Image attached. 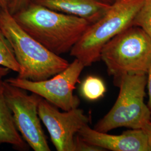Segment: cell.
I'll return each instance as SVG.
<instances>
[{
    "label": "cell",
    "mask_w": 151,
    "mask_h": 151,
    "mask_svg": "<svg viewBox=\"0 0 151 151\" xmlns=\"http://www.w3.org/2000/svg\"><path fill=\"white\" fill-rule=\"evenodd\" d=\"M147 87L148 93V101L147 106L150 109L151 113V63L147 74Z\"/></svg>",
    "instance_id": "18"
},
{
    "label": "cell",
    "mask_w": 151,
    "mask_h": 151,
    "mask_svg": "<svg viewBox=\"0 0 151 151\" xmlns=\"http://www.w3.org/2000/svg\"></svg>",
    "instance_id": "22"
},
{
    "label": "cell",
    "mask_w": 151,
    "mask_h": 151,
    "mask_svg": "<svg viewBox=\"0 0 151 151\" xmlns=\"http://www.w3.org/2000/svg\"><path fill=\"white\" fill-rule=\"evenodd\" d=\"M38 114L58 151H74L76 135L90 122L82 109L77 108L60 112L42 97L39 103Z\"/></svg>",
    "instance_id": "8"
},
{
    "label": "cell",
    "mask_w": 151,
    "mask_h": 151,
    "mask_svg": "<svg viewBox=\"0 0 151 151\" xmlns=\"http://www.w3.org/2000/svg\"><path fill=\"white\" fill-rule=\"evenodd\" d=\"M142 129L145 133L147 138V143H148V151H151V121L147 122L145 124Z\"/></svg>",
    "instance_id": "17"
},
{
    "label": "cell",
    "mask_w": 151,
    "mask_h": 151,
    "mask_svg": "<svg viewBox=\"0 0 151 151\" xmlns=\"http://www.w3.org/2000/svg\"><path fill=\"white\" fill-rule=\"evenodd\" d=\"M3 144L11 145L20 151L27 150L28 146L16 128L6 101L4 81L0 80V145Z\"/></svg>",
    "instance_id": "11"
},
{
    "label": "cell",
    "mask_w": 151,
    "mask_h": 151,
    "mask_svg": "<svg viewBox=\"0 0 151 151\" xmlns=\"http://www.w3.org/2000/svg\"><path fill=\"white\" fill-rule=\"evenodd\" d=\"M144 0H117L97 21L90 24L70 51V56L85 67L100 60L103 47L125 29L133 25Z\"/></svg>",
    "instance_id": "3"
},
{
    "label": "cell",
    "mask_w": 151,
    "mask_h": 151,
    "mask_svg": "<svg viewBox=\"0 0 151 151\" xmlns=\"http://www.w3.org/2000/svg\"><path fill=\"white\" fill-rule=\"evenodd\" d=\"M101 1H103V2L106 3L109 5H111L112 4H113L114 3H115L117 0H100Z\"/></svg>",
    "instance_id": "21"
},
{
    "label": "cell",
    "mask_w": 151,
    "mask_h": 151,
    "mask_svg": "<svg viewBox=\"0 0 151 151\" xmlns=\"http://www.w3.org/2000/svg\"><path fill=\"white\" fill-rule=\"evenodd\" d=\"M0 66L19 73L21 68L16 60L11 45L0 28Z\"/></svg>",
    "instance_id": "13"
},
{
    "label": "cell",
    "mask_w": 151,
    "mask_h": 151,
    "mask_svg": "<svg viewBox=\"0 0 151 151\" xmlns=\"http://www.w3.org/2000/svg\"><path fill=\"white\" fill-rule=\"evenodd\" d=\"M12 0H0V9L9 10Z\"/></svg>",
    "instance_id": "19"
},
{
    "label": "cell",
    "mask_w": 151,
    "mask_h": 151,
    "mask_svg": "<svg viewBox=\"0 0 151 151\" xmlns=\"http://www.w3.org/2000/svg\"><path fill=\"white\" fill-rule=\"evenodd\" d=\"M133 25L140 27L151 39V0H144L134 19Z\"/></svg>",
    "instance_id": "14"
},
{
    "label": "cell",
    "mask_w": 151,
    "mask_h": 151,
    "mask_svg": "<svg viewBox=\"0 0 151 151\" xmlns=\"http://www.w3.org/2000/svg\"><path fill=\"white\" fill-rule=\"evenodd\" d=\"M6 101L16 128L27 145L35 151H50L38 114L41 97L4 81Z\"/></svg>",
    "instance_id": "7"
},
{
    "label": "cell",
    "mask_w": 151,
    "mask_h": 151,
    "mask_svg": "<svg viewBox=\"0 0 151 151\" xmlns=\"http://www.w3.org/2000/svg\"><path fill=\"white\" fill-rule=\"evenodd\" d=\"M74 151H105L103 149L92 145L89 143L83 140L77 134L75 138V148Z\"/></svg>",
    "instance_id": "15"
},
{
    "label": "cell",
    "mask_w": 151,
    "mask_h": 151,
    "mask_svg": "<svg viewBox=\"0 0 151 151\" xmlns=\"http://www.w3.org/2000/svg\"><path fill=\"white\" fill-rule=\"evenodd\" d=\"M19 25L58 55L70 52L91 24L86 20L33 2L13 14Z\"/></svg>",
    "instance_id": "1"
},
{
    "label": "cell",
    "mask_w": 151,
    "mask_h": 151,
    "mask_svg": "<svg viewBox=\"0 0 151 151\" xmlns=\"http://www.w3.org/2000/svg\"><path fill=\"white\" fill-rule=\"evenodd\" d=\"M10 70L2 66H0V80H2L3 77L7 75L10 72Z\"/></svg>",
    "instance_id": "20"
},
{
    "label": "cell",
    "mask_w": 151,
    "mask_h": 151,
    "mask_svg": "<svg viewBox=\"0 0 151 151\" xmlns=\"http://www.w3.org/2000/svg\"><path fill=\"white\" fill-rule=\"evenodd\" d=\"M100 60L115 85L128 75H147L151 63V39L140 27L132 25L101 49Z\"/></svg>",
    "instance_id": "4"
},
{
    "label": "cell",
    "mask_w": 151,
    "mask_h": 151,
    "mask_svg": "<svg viewBox=\"0 0 151 151\" xmlns=\"http://www.w3.org/2000/svg\"><path fill=\"white\" fill-rule=\"evenodd\" d=\"M85 67L75 59L65 70L47 80L36 82L16 77L5 81L12 86L38 95L57 108L68 111L78 108L80 104L73 91Z\"/></svg>",
    "instance_id": "6"
},
{
    "label": "cell",
    "mask_w": 151,
    "mask_h": 151,
    "mask_svg": "<svg viewBox=\"0 0 151 151\" xmlns=\"http://www.w3.org/2000/svg\"><path fill=\"white\" fill-rule=\"evenodd\" d=\"M77 134L83 140L104 151H148L147 138L142 129H130L119 135H112L83 127Z\"/></svg>",
    "instance_id": "9"
},
{
    "label": "cell",
    "mask_w": 151,
    "mask_h": 151,
    "mask_svg": "<svg viewBox=\"0 0 151 151\" xmlns=\"http://www.w3.org/2000/svg\"><path fill=\"white\" fill-rule=\"evenodd\" d=\"M34 1L35 0H12L9 11L13 15L17 11L27 7L31 4L34 2Z\"/></svg>",
    "instance_id": "16"
},
{
    "label": "cell",
    "mask_w": 151,
    "mask_h": 151,
    "mask_svg": "<svg viewBox=\"0 0 151 151\" xmlns=\"http://www.w3.org/2000/svg\"><path fill=\"white\" fill-rule=\"evenodd\" d=\"M34 2L54 11L81 17L91 24L100 19L111 6L100 0H35Z\"/></svg>",
    "instance_id": "10"
},
{
    "label": "cell",
    "mask_w": 151,
    "mask_h": 151,
    "mask_svg": "<svg viewBox=\"0 0 151 151\" xmlns=\"http://www.w3.org/2000/svg\"><path fill=\"white\" fill-rule=\"evenodd\" d=\"M106 87L103 80L95 76H88L81 83V95L88 101H96L103 97Z\"/></svg>",
    "instance_id": "12"
},
{
    "label": "cell",
    "mask_w": 151,
    "mask_h": 151,
    "mask_svg": "<svg viewBox=\"0 0 151 151\" xmlns=\"http://www.w3.org/2000/svg\"><path fill=\"white\" fill-rule=\"evenodd\" d=\"M147 80V75L122 77L115 85L119 87L115 103L93 129L105 133L122 127L142 129L151 118V111L145 103Z\"/></svg>",
    "instance_id": "5"
},
{
    "label": "cell",
    "mask_w": 151,
    "mask_h": 151,
    "mask_svg": "<svg viewBox=\"0 0 151 151\" xmlns=\"http://www.w3.org/2000/svg\"><path fill=\"white\" fill-rule=\"evenodd\" d=\"M0 28L20 66L17 77L36 82L43 81L70 65L67 60L49 50L25 32L8 10L0 9Z\"/></svg>",
    "instance_id": "2"
}]
</instances>
